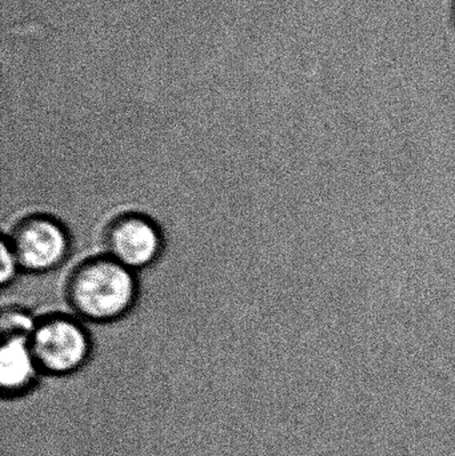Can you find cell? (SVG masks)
Returning a JSON list of instances; mask_svg holds the SVG:
<instances>
[{
	"label": "cell",
	"mask_w": 455,
	"mask_h": 456,
	"mask_svg": "<svg viewBox=\"0 0 455 456\" xmlns=\"http://www.w3.org/2000/svg\"><path fill=\"white\" fill-rule=\"evenodd\" d=\"M40 369L32 353L28 335H4L0 347V386L4 395H20L29 390Z\"/></svg>",
	"instance_id": "cell-5"
},
{
	"label": "cell",
	"mask_w": 455,
	"mask_h": 456,
	"mask_svg": "<svg viewBox=\"0 0 455 456\" xmlns=\"http://www.w3.org/2000/svg\"><path fill=\"white\" fill-rule=\"evenodd\" d=\"M381 402H386V401H381ZM394 403H403V402H394ZM417 404H427V403H417ZM438 406H445V404H438ZM455 407V406H451Z\"/></svg>",
	"instance_id": "cell-9"
},
{
	"label": "cell",
	"mask_w": 455,
	"mask_h": 456,
	"mask_svg": "<svg viewBox=\"0 0 455 456\" xmlns=\"http://www.w3.org/2000/svg\"><path fill=\"white\" fill-rule=\"evenodd\" d=\"M104 248L106 255L136 273L160 256L162 232L149 216L126 213L110 222L104 231Z\"/></svg>",
	"instance_id": "cell-4"
},
{
	"label": "cell",
	"mask_w": 455,
	"mask_h": 456,
	"mask_svg": "<svg viewBox=\"0 0 455 456\" xmlns=\"http://www.w3.org/2000/svg\"><path fill=\"white\" fill-rule=\"evenodd\" d=\"M4 236L24 273H45L56 270L63 265L71 248L66 227L47 214H34L20 219Z\"/></svg>",
	"instance_id": "cell-3"
},
{
	"label": "cell",
	"mask_w": 455,
	"mask_h": 456,
	"mask_svg": "<svg viewBox=\"0 0 455 456\" xmlns=\"http://www.w3.org/2000/svg\"><path fill=\"white\" fill-rule=\"evenodd\" d=\"M37 322L32 318L31 314L23 310L10 308L4 311L2 315V337L4 335H28L31 337Z\"/></svg>",
	"instance_id": "cell-6"
},
{
	"label": "cell",
	"mask_w": 455,
	"mask_h": 456,
	"mask_svg": "<svg viewBox=\"0 0 455 456\" xmlns=\"http://www.w3.org/2000/svg\"><path fill=\"white\" fill-rule=\"evenodd\" d=\"M136 297L135 273L106 254L85 259L67 279V302L77 315L93 323L122 318Z\"/></svg>",
	"instance_id": "cell-1"
},
{
	"label": "cell",
	"mask_w": 455,
	"mask_h": 456,
	"mask_svg": "<svg viewBox=\"0 0 455 456\" xmlns=\"http://www.w3.org/2000/svg\"><path fill=\"white\" fill-rule=\"evenodd\" d=\"M453 12H454V20H455V3H454V11H453Z\"/></svg>",
	"instance_id": "cell-10"
},
{
	"label": "cell",
	"mask_w": 455,
	"mask_h": 456,
	"mask_svg": "<svg viewBox=\"0 0 455 456\" xmlns=\"http://www.w3.org/2000/svg\"><path fill=\"white\" fill-rule=\"evenodd\" d=\"M377 402V401H371ZM382 403H394V402H382ZM405 404H417V403H405ZM427 406H437V404H427ZM443 407H451V406H443ZM455 409V407H454Z\"/></svg>",
	"instance_id": "cell-8"
},
{
	"label": "cell",
	"mask_w": 455,
	"mask_h": 456,
	"mask_svg": "<svg viewBox=\"0 0 455 456\" xmlns=\"http://www.w3.org/2000/svg\"><path fill=\"white\" fill-rule=\"evenodd\" d=\"M29 343L40 371L53 377L74 374L90 358V335L74 316L64 314L39 319Z\"/></svg>",
	"instance_id": "cell-2"
},
{
	"label": "cell",
	"mask_w": 455,
	"mask_h": 456,
	"mask_svg": "<svg viewBox=\"0 0 455 456\" xmlns=\"http://www.w3.org/2000/svg\"><path fill=\"white\" fill-rule=\"evenodd\" d=\"M0 257H2V268H0V283L3 287L8 286L15 281L21 268L19 265L15 252L11 248L7 238L3 236L2 246H0Z\"/></svg>",
	"instance_id": "cell-7"
}]
</instances>
